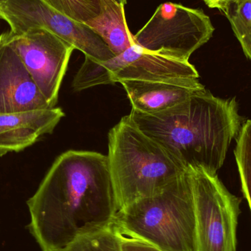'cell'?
<instances>
[{
	"label": "cell",
	"mask_w": 251,
	"mask_h": 251,
	"mask_svg": "<svg viewBox=\"0 0 251 251\" xmlns=\"http://www.w3.org/2000/svg\"><path fill=\"white\" fill-rule=\"evenodd\" d=\"M26 204L28 229L42 251L61 250L82 237L110 229L119 207L107 156L64 152Z\"/></svg>",
	"instance_id": "1"
},
{
	"label": "cell",
	"mask_w": 251,
	"mask_h": 251,
	"mask_svg": "<svg viewBox=\"0 0 251 251\" xmlns=\"http://www.w3.org/2000/svg\"><path fill=\"white\" fill-rule=\"evenodd\" d=\"M130 117L184 168L218 172L244 123L235 97L222 99L205 89L165 111Z\"/></svg>",
	"instance_id": "2"
},
{
	"label": "cell",
	"mask_w": 251,
	"mask_h": 251,
	"mask_svg": "<svg viewBox=\"0 0 251 251\" xmlns=\"http://www.w3.org/2000/svg\"><path fill=\"white\" fill-rule=\"evenodd\" d=\"M109 169L119 211L133 202L163 192L187 170L129 115L109 131Z\"/></svg>",
	"instance_id": "3"
},
{
	"label": "cell",
	"mask_w": 251,
	"mask_h": 251,
	"mask_svg": "<svg viewBox=\"0 0 251 251\" xmlns=\"http://www.w3.org/2000/svg\"><path fill=\"white\" fill-rule=\"evenodd\" d=\"M110 228L121 238L144 242L162 251H198L188 170L159 194L120 209Z\"/></svg>",
	"instance_id": "4"
},
{
	"label": "cell",
	"mask_w": 251,
	"mask_h": 251,
	"mask_svg": "<svg viewBox=\"0 0 251 251\" xmlns=\"http://www.w3.org/2000/svg\"><path fill=\"white\" fill-rule=\"evenodd\" d=\"M196 221L198 251H237L241 200L228 191L218 174L189 168Z\"/></svg>",
	"instance_id": "5"
},
{
	"label": "cell",
	"mask_w": 251,
	"mask_h": 251,
	"mask_svg": "<svg viewBox=\"0 0 251 251\" xmlns=\"http://www.w3.org/2000/svg\"><path fill=\"white\" fill-rule=\"evenodd\" d=\"M215 27L201 9L165 2L134 35V42L151 52L189 61L212 38Z\"/></svg>",
	"instance_id": "6"
},
{
	"label": "cell",
	"mask_w": 251,
	"mask_h": 251,
	"mask_svg": "<svg viewBox=\"0 0 251 251\" xmlns=\"http://www.w3.org/2000/svg\"><path fill=\"white\" fill-rule=\"evenodd\" d=\"M196 78L199 74L189 61L146 51L134 44L119 55L105 62L85 57L72 82L75 91L125 80H164Z\"/></svg>",
	"instance_id": "7"
},
{
	"label": "cell",
	"mask_w": 251,
	"mask_h": 251,
	"mask_svg": "<svg viewBox=\"0 0 251 251\" xmlns=\"http://www.w3.org/2000/svg\"><path fill=\"white\" fill-rule=\"evenodd\" d=\"M0 19L8 24L14 35L46 29L95 61H107L116 56L88 25L62 14L45 0H0Z\"/></svg>",
	"instance_id": "8"
},
{
	"label": "cell",
	"mask_w": 251,
	"mask_h": 251,
	"mask_svg": "<svg viewBox=\"0 0 251 251\" xmlns=\"http://www.w3.org/2000/svg\"><path fill=\"white\" fill-rule=\"evenodd\" d=\"M10 33L12 45L35 85L49 105L55 107L75 49L46 29H32L20 35Z\"/></svg>",
	"instance_id": "9"
},
{
	"label": "cell",
	"mask_w": 251,
	"mask_h": 251,
	"mask_svg": "<svg viewBox=\"0 0 251 251\" xmlns=\"http://www.w3.org/2000/svg\"><path fill=\"white\" fill-rule=\"evenodd\" d=\"M12 45L10 31L0 35V114L50 108Z\"/></svg>",
	"instance_id": "10"
},
{
	"label": "cell",
	"mask_w": 251,
	"mask_h": 251,
	"mask_svg": "<svg viewBox=\"0 0 251 251\" xmlns=\"http://www.w3.org/2000/svg\"><path fill=\"white\" fill-rule=\"evenodd\" d=\"M126 92L131 110L153 115L172 108L202 90L196 78L164 80H125L120 82Z\"/></svg>",
	"instance_id": "11"
},
{
	"label": "cell",
	"mask_w": 251,
	"mask_h": 251,
	"mask_svg": "<svg viewBox=\"0 0 251 251\" xmlns=\"http://www.w3.org/2000/svg\"><path fill=\"white\" fill-rule=\"evenodd\" d=\"M64 116L55 107L0 114V156L22 151L51 134Z\"/></svg>",
	"instance_id": "12"
},
{
	"label": "cell",
	"mask_w": 251,
	"mask_h": 251,
	"mask_svg": "<svg viewBox=\"0 0 251 251\" xmlns=\"http://www.w3.org/2000/svg\"><path fill=\"white\" fill-rule=\"evenodd\" d=\"M85 25L104 41L116 56L135 44L134 35L127 26L125 4L116 0H110L104 12Z\"/></svg>",
	"instance_id": "13"
},
{
	"label": "cell",
	"mask_w": 251,
	"mask_h": 251,
	"mask_svg": "<svg viewBox=\"0 0 251 251\" xmlns=\"http://www.w3.org/2000/svg\"><path fill=\"white\" fill-rule=\"evenodd\" d=\"M221 11L229 21L243 53L251 62V0H232Z\"/></svg>",
	"instance_id": "14"
},
{
	"label": "cell",
	"mask_w": 251,
	"mask_h": 251,
	"mask_svg": "<svg viewBox=\"0 0 251 251\" xmlns=\"http://www.w3.org/2000/svg\"><path fill=\"white\" fill-rule=\"evenodd\" d=\"M235 155L243 196L251 212V120L243 123L236 138Z\"/></svg>",
	"instance_id": "15"
},
{
	"label": "cell",
	"mask_w": 251,
	"mask_h": 251,
	"mask_svg": "<svg viewBox=\"0 0 251 251\" xmlns=\"http://www.w3.org/2000/svg\"><path fill=\"white\" fill-rule=\"evenodd\" d=\"M67 17L87 24L104 12L110 0H45Z\"/></svg>",
	"instance_id": "16"
},
{
	"label": "cell",
	"mask_w": 251,
	"mask_h": 251,
	"mask_svg": "<svg viewBox=\"0 0 251 251\" xmlns=\"http://www.w3.org/2000/svg\"><path fill=\"white\" fill-rule=\"evenodd\" d=\"M56 251H121V237L110 228L82 237L68 247Z\"/></svg>",
	"instance_id": "17"
},
{
	"label": "cell",
	"mask_w": 251,
	"mask_h": 251,
	"mask_svg": "<svg viewBox=\"0 0 251 251\" xmlns=\"http://www.w3.org/2000/svg\"><path fill=\"white\" fill-rule=\"evenodd\" d=\"M121 251H162L144 242L121 238Z\"/></svg>",
	"instance_id": "18"
},
{
	"label": "cell",
	"mask_w": 251,
	"mask_h": 251,
	"mask_svg": "<svg viewBox=\"0 0 251 251\" xmlns=\"http://www.w3.org/2000/svg\"><path fill=\"white\" fill-rule=\"evenodd\" d=\"M209 8L218 9L221 10L226 4L232 0H203Z\"/></svg>",
	"instance_id": "19"
},
{
	"label": "cell",
	"mask_w": 251,
	"mask_h": 251,
	"mask_svg": "<svg viewBox=\"0 0 251 251\" xmlns=\"http://www.w3.org/2000/svg\"><path fill=\"white\" fill-rule=\"evenodd\" d=\"M116 1L120 4H125V5L127 3V0H116Z\"/></svg>",
	"instance_id": "20"
}]
</instances>
